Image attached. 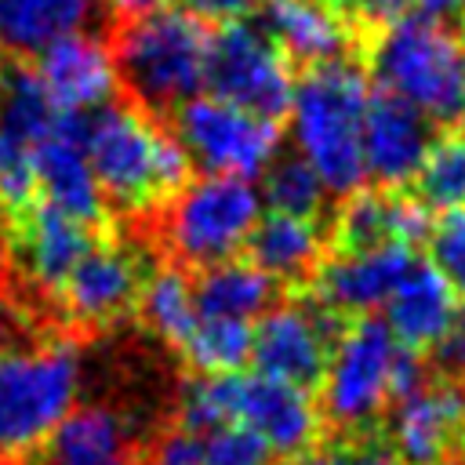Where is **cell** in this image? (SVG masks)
<instances>
[{
	"label": "cell",
	"mask_w": 465,
	"mask_h": 465,
	"mask_svg": "<svg viewBox=\"0 0 465 465\" xmlns=\"http://www.w3.org/2000/svg\"><path fill=\"white\" fill-rule=\"evenodd\" d=\"M371 91L367 69L352 58L312 65L294 80L287 109L294 153L320 174L331 196H352L367 182L363 116Z\"/></svg>",
	"instance_id": "1"
},
{
	"label": "cell",
	"mask_w": 465,
	"mask_h": 465,
	"mask_svg": "<svg viewBox=\"0 0 465 465\" xmlns=\"http://www.w3.org/2000/svg\"><path fill=\"white\" fill-rule=\"evenodd\" d=\"M87 160L105 203L153 211L167 203L193 171L182 142L134 102L102 105L87 120Z\"/></svg>",
	"instance_id": "2"
},
{
	"label": "cell",
	"mask_w": 465,
	"mask_h": 465,
	"mask_svg": "<svg viewBox=\"0 0 465 465\" xmlns=\"http://www.w3.org/2000/svg\"><path fill=\"white\" fill-rule=\"evenodd\" d=\"M363 58L378 91L411 102L436 127L465 120V40L447 22L407 11L371 33Z\"/></svg>",
	"instance_id": "3"
},
{
	"label": "cell",
	"mask_w": 465,
	"mask_h": 465,
	"mask_svg": "<svg viewBox=\"0 0 465 465\" xmlns=\"http://www.w3.org/2000/svg\"><path fill=\"white\" fill-rule=\"evenodd\" d=\"M109 51L116 84L127 87L138 109H145L149 116H163L200 94L207 76L211 33L203 18L182 7H156L124 18Z\"/></svg>",
	"instance_id": "4"
},
{
	"label": "cell",
	"mask_w": 465,
	"mask_h": 465,
	"mask_svg": "<svg viewBox=\"0 0 465 465\" xmlns=\"http://www.w3.org/2000/svg\"><path fill=\"white\" fill-rule=\"evenodd\" d=\"M80 352L73 341L0 349V461L40 450L76 407Z\"/></svg>",
	"instance_id": "5"
},
{
	"label": "cell",
	"mask_w": 465,
	"mask_h": 465,
	"mask_svg": "<svg viewBox=\"0 0 465 465\" xmlns=\"http://www.w3.org/2000/svg\"><path fill=\"white\" fill-rule=\"evenodd\" d=\"M163 207L167 247L182 265L203 269L247 247L262 218V193L240 174H203L189 178Z\"/></svg>",
	"instance_id": "6"
},
{
	"label": "cell",
	"mask_w": 465,
	"mask_h": 465,
	"mask_svg": "<svg viewBox=\"0 0 465 465\" xmlns=\"http://www.w3.org/2000/svg\"><path fill=\"white\" fill-rule=\"evenodd\" d=\"M400 341L378 316H356L331 349L320 411L341 432H367L389 411V371Z\"/></svg>",
	"instance_id": "7"
},
{
	"label": "cell",
	"mask_w": 465,
	"mask_h": 465,
	"mask_svg": "<svg viewBox=\"0 0 465 465\" xmlns=\"http://www.w3.org/2000/svg\"><path fill=\"white\" fill-rule=\"evenodd\" d=\"M174 138L207 174H262L280 153L283 131L276 120L247 113L218 94H193L174 113Z\"/></svg>",
	"instance_id": "8"
},
{
	"label": "cell",
	"mask_w": 465,
	"mask_h": 465,
	"mask_svg": "<svg viewBox=\"0 0 465 465\" xmlns=\"http://www.w3.org/2000/svg\"><path fill=\"white\" fill-rule=\"evenodd\" d=\"M203 87H211V94L247 113H258L280 124L291 109L294 73L283 51L262 33V25L240 18L211 33Z\"/></svg>",
	"instance_id": "9"
},
{
	"label": "cell",
	"mask_w": 465,
	"mask_h": 465,
	"mask_svg": "<svg viewBox=\"0 0 465 465\" xmlns=\"http://www.w3.org/2000/svg\"><path fill=\"white\" fill-rule=\"evenodd\" d=\"M341 331L345 316L327 309L316 294H302L298 302L272 305L258 320L251 363L258 374L291 381L298 389H316Z\"/></svg>",
	"instance_id": "10"
},
{
	"label": "cell",
	"mask_w": 465,
	"mask_h": 465,
	"mask_svg": "<svg viewBox=\"0 0 465 465\" xmlns=\"http://www.w3.org/2000/svg\"><path fill=\"white\" fill-rule=\"evenodd\" d=\"M62 109L51 105L36 69H0V207L18 214L36 196V145Z\"/></svg>",
	"instance_id": "11"
},
{
	"label": "cell",
	"mask_w": 465,
	"mask_h": 465,
	"mask_svg": "<svg viewBox=\"0 0 465 465\" xmlns=\"http://www.w3.org/2000/svg\"><path fill=\"white\" fill-rule=\"evenodd\" d=\"M236 421L254 429L276 461H302L323 440V411L309 389L269 374H240L236 385Z\"/></svg>",
	"instance_id": "12"
},
{
	"label": "cell",
	"mask_w": 465,
	"mask_h": 465,
	"mask_svg": "<svg viewBox=\"0 0 465 465\" xmlns=\"http://www.w3.org/2000/svg\"><path fill=\"white\" fill-rule=\"evenodd\" d=\"M385 436L400 465H454L465 440L458 381L436 378L421 392L389 403Z\"/></svg>",
	"instance_id": "13"
},
{
	"label": "cell",
	"mask_w": 465,
	"mask_h": 465,
	"mask_svg": "<svg viewBox=\"0 0 465 465\" xmlns=\"http://www.w3.org/2000/svg\"><path fill=\"white\" fill-rule=\"evenodd\" d=\"M432 138H436V124L425 113H418L411 102L374 87L371 102H367V116H363L367 182H374V189H389V193L414 185Z\"/></svg>",
	"instance_id": "14"
},
{
	"label": "cell",
	"mask_w": 465,
	"mask_h": 465,
	"mask_svg": "<svg viewBox=\"0 0 465 465\" xmlns=\"http://www.w3.org/2000/svg\"><path fill=\"white\" fill-rule=\"evenodd\" d=\"M36 189L44 193V203L65 211L69 218L87 222L91 229L105 218V196L94 182L91 160H87V120L84 113H58L51 131L40 138L36 156Z\"/></svg>",
	"instance_id": "15"
},
{
	"label": "cell",
	"mask_w": 465,
	"mask_h": 465,
	"mask_svg": "<svg viewBox=\"0 0 465 465\" xmlns=\"http://www.w3.org/2000/svg\"><path fill=\"white\" fill-rule=\"evenodd\" d=\"M414 262V251L396 240L363 251H327L312 276V294L338 316H371V309L392 298Z\"/></svg>",
	"instance_id": "16"
},
{
	"label": "cell",
	"mask_w": 465,
	"mask_h": 465,
	"mask_svg": "<svg viewBox=\"0 0 465 465\" xmlns=\"http://www.w3.org/2000/svg\"><path fill=\"white\" fill-rule=\"evenodd\" d=\"M258 25L283 58L302 69L345 62L363 51L360 33L327 0H262Z\"/></svg>",
	"instance_id": "17"
},
{
	"label": "cell",
	"mask_w": 465,
	"mask_h": 465,
	"mask_svg": "<svg viewBox=\"0 0 465 465\" xmlns=\"http://www.w3.org/2000/svg\"><path fill=\"white\" fill-rule=\"evenodd\" d=\"M142 262L124 243H98L80 258V265L62 283L58 298L65 312L84 327H105L120 320L142 291Z\"/></svg>",
	"instance_id": "18"
},
{
	"label": "cell",
	"mask_w": 465,
	"mask_h": 465,
	"mask_svg": "<svg viewBox=\"0 0 465 465\" xmlns=\"http://www.w3.org/2000/svg\"><path fill=\"white\" fill-rule=\"evenodd\" d=\"M94 247V229L51 203H29L15 214V254L33 287L58 294L80 258Z\"/></svg>",
	"instance_id": "19"
},
{
	"label": "cell",
	"mask_w": 465,
	"mask_h": 465,
	"mask_svg": "<svg viewBox=\"0 0 465 465\" xmlns=\"http://www.w3.org/2000/svg\"><path fill=\"white\" fill-rule=\"evenodd\" d=\"M36 76L51 98L54 109L62 113H87L109 102L116 87V65L109 44L73 33L54 40L36 54Z\"/></svg>",
	"instance_id": "20"
},
{
	"label": "cell",
	"mask_w": 465,
	"mask_h": 465,
	"mask_svg": "<svg viewBox=\"0 0 465 465\" xmlns=\"http://www.w3.org/2000/svg\"><path fill=\"white\" fill-rule=\"evenodd\" d=\"M458 305L461 302H458L454 287L436 272V265L414 262L411 272L392 291V298L385 302V323L400 345H407L414 352H429L450 327Z\"/></svg>",
	"instance_id": "21"
},
{
	"label": "cell",
	"mask_w": 465,
	"mask_h": 465,
	"mask_svg": "<svg viewBox=\"0 0 465 465\" xmlns=\"http://www.w3.org/2000/svg\"><path fill=\"white\" fill-rule=\"evenodd\" d=\"M251 262L269 272L276 283H302L316 276L320 262L327 258V232L316 218H294V214H262L251 240H247Z\"/></svg>",
	"instance_id": "22"
},
{
	"label": "cell",
	"mask_w": 465,
	"mask_h": 465,
	"mask_svg": "<svg viewBox=\"0 0 465 465\" xmlns=\"http://www.w3.org/2000/svg\"><path fill=\"white\" fill-rule=\"evenodd\" d=\"M51 465H134L124 418L102 403L73 407L47 440Z\"/></svg>",
	"instance_id": "23"
},
{
	"label": "cell",
	"mask_w": 465,
	"mask_h": 465,
	"mask_svg": "<svg viewBox=\"0 0 465 465\" xmlns=\"http://www.w3.org/2000/svg\"><path fill=\"white\" fill-rule=\"evenodd\" d=\"M196 312L225 320H262L276 305V280L262 272L251 258H225L203 265L193 280Z\"/></svg>",
	"instance_id": "24"
},
{
	"label": "cell",
	"mask_w": 465,
	"mask_h": 465,
	"mask_svg": "<svg viewBox=\"0 0 465 465\" xmlns=\"http://www.w3.org/2000/svg\"><path fill=\"white\" fill-rule=\"evenodd\" d=\"M94 15V0H0V47L40 54L62 36L80 33Z\"/></svg>",
	"instance_id": "25"
},
{
	"label": "cell",
	"mask_w": 465,
	"mask_h": 465,
	"mask_svg": "<svg viewBox=\"0 0 465 465\" xmlns=\"http://www.w3.org/2000/svg\"><path fill=\"white\" fill-rule=\"evenodd\" d=\"M138 312L142 323L167 345H182L189 338V331L196 327L200 312H196V294H193V280L185 276L182 265H160L153 272H145L142 291H138Z\"/></svg>",
	"instance_id": "26"
},
{
	"label": "cell",
	"mask_w": 465,
	"mask_h": 465,
	"mask_svg": "<svg viewBox=\"0 0 465 465\" xmlns=\"http://www.w3.org/2000/svg\"><path fill=\"white\" fill-rule=\"evenodd\" d=\"M251 349L254 327L247 320L225 316H200L189 338L178 345V352L196 374H236L243 363H251Z\"/></svg>",
	"instance_id": "27"
},
{
	"label": "cell",
	"mask_w": 465,
	"mask_h": 465,
	"mask_svg": "<svg viewBox=\"0 0 465 465\" xmlns=\"http://www.w3.org/2000/svg\"><path fill=\"white\" fill-rule=\"evenodd\" d=\"M414 196L432 211H461L465 207V131H440L425 153V163L414 178Z\"/></svg>",
	"instance_id": "28"
},
{
	"label": "cell",
	"mask_w": 465,
	"mask_h": 465,
	"mask_svg": "<svg viewBox=\"0 0 465 465\" xmlns=\"http://www.w3.org/2000/svg\"><path fill=\"white\" fill-rule=\"evenodd\" d=\"M262 203L276 214H294V218H320L327 203V189L320 174L298 156V153H276L272 163L262 171Z\"/></svg>",
	"instance_id": "29"
},
{
	"label": "cell",
	"mask_w": 465,
	"mask_h": 465,
	"mask_svg": "<svg viewBox=\"0 0 465 465\" xmlns=\"http://www.w3.org/2000/svg\"><path fill=\"white\" fill-rule=\"evenodd\" d=\"M392 240V193L389 189H356L334 211L331 243L334 251H363Z\"/></svg>",
	"instance_id": "30"
},
{
	"label": "cell",
	"mask_w": 465,
	"mask_h": 465,
	"mask_svg": "<svg viewBox=\"0 0 465 465\" xmlns=\"http://www.w3.org/2000/svg\"><path fill=\"white\" fill-rule=\"evenodd\" d=\"M236 374H196L178 392V425L189 432H211L218 425L236 421Z\"/></svg>",
	"instance_id": "31"
},
{
	"label": "cell",
	"mask_w": 465,
	"mask_h": 465,
	"mask_svg": "<svg viewBox=\"0 0 465 465\" xmlns=\"http://www.w3.org/2000/svg\"><path fill=\"white\" fill-rule=\"evenodd\" d=\"M203 465H276V454L254 429L229 421L203 432Z\"/></svg>",
	"instance_id": "32"
},
{
	"label": "cell",
	"mask_w": 465,
	"mask_h": 465,
	"mask_svg": "<svg viewBox=\"0 0 465 465\" xmlns=\"http://www.w3.org/2000/svg\"><path fill=\"white\" fill-rule=\"evenodd\" d=\"M425 243H429V262L436 265V272L454 287L458 298H465V207L436 214Z\"/></svg>",
	"instance_id": "33"
},
{
	"label": "cell",
	"mask_w": 465,
	"mask_h": 465,
	"mask_svg": "<svg viewBox=\"0 0 465 465\" xmlns=\"http://www.w3.org/2000/svg\"><path fill=\"white\" fill-rule=\"evenodd\" d=\"M429 363L436 371V378H447V381H458L465 378V302L458 305L450 327L443 331V338L429 349Z\"/></svg>",
	"instance_id": "34"
},
{
	"label": "cell",
	"mask_w": 465,
	"mask_h": 465,
	"mask_svg": "<svg viewBox=\"0 0 465 465\" xmlns=\"http://www.w3.org/2000/svg\"><path fill=\"white\" fill-rule=\"evenodd\" d=\"M298 465H400L392 458V450L378 447V443H341V447H327V450H312L309 458H302Z\"/></svg>",
	"instance_id": "35"
},
{
	"label": "cell",
	"mask_w": 465,
	"mask_h": 465,
	"mask_svg": "<svg viewBox=\"0 0 465 465\" xmlns=\"http://www.w3.org/2000/svg\"><path fill=\"white\" fill-rule=\"evenodd\" d=\"M153 461L156 465H203V436L178 425L156 440Z\"/></svg>",
	"instance_id": "36"
},
{
	"label": "cell",
	"mask_w": 465,
	"mask_h": 465,
	"mask_svg": "<svg viewBox=\"0 0 465 465\" xmlns=\"http://www.w3.org/2000/svg\"><path fill=\"white\" fill-rule=\"evenodd\" d=\"M178 4H182V11H189L203 22H222V25L240 22L243 15L262 7V0H178Z\"/></svg>",
	"instance_id": "37"
},
{
	"label": "cell",
	"mask_w": 465,
	"mask_h": 465,
	"mask_svg": "<svg viewBox=\"0 0 465 465\" xmlns=\"http://www.w3.org/2000/svg\"><path fill=\"white\" fill-rule=\"evenodd\" d=\"M411 4L418 7V15H429V18H440V22L461 15V0H411Z\"/></svg>",
	"instance_id": "38"
},
{
	"label": "cell",
	"mask_w": 465,
	"mask_h": 465,
	"mask_svg": "<svg viewBox=\"0 0 465 465\" xmlns=\"http://www.w3.org/2000/svg\"><path fill=\"white\" fill-rule=\"evenodd\" d=\"M109 7L124 18H134V15H145V11H156L163 7V0H109Z\"/></svg>",
	"instance_id": "39"
},
{
	"label": "cell",
	"mask_w": 465,
	"mask_h": 465,
	"mask_svg": "<svg viewBox=\"0 0 465 465\" xmlns=\"http://www.w3.org/2000/svg\"><path fill=\"white\" fill-rule=\"evenodd\" d=\"M327 4H331V7H334V11H341V15H345V11H349V4H352V0H327ZM345 22H349V18H345Z\"/></svg>",
	"instance_id": "40"
},
{
	"label": "cell",
	"mask_w": 465,
	"mask_h": 465,
	"mask_svg": "<svg viewBox=\"0 0 465 465\" xmlns=\"http://www.w3.org/2000/svg\"><path fill=\"white\" fill-rule=\"evenodd\" d=\"M458 389H461V414H465V381H461Z\"/></svg>",
	"instance_id": "41"
},
{
	"label": "cell",
	"mask_w": 465,
	"mask_h": 465,
	"mask_svg": "<svg viewBox=\"0 0 465 465\" xmlns=\"http://www.w3.org/2000/svg\"><path fill=\"white\" fill-rule=\"evenodd\" d=\"M461 15H465V0H461Z\"/></svg>",
	"instance_id": "42"
},
{
	"label": "cell",
	"mask_w": 465,
	"mask_h": 465,
	"mask_svg": "<svg viewBox=\"0 0 465 465\" xmlns=\"http://www.w3.org/2000/svg\"><path fill=\"white\" fill-rule=\"evenodd\" d=\"M0 69H4V65H0Z\"/></svg>",
	"instance_id": "43"
}]
</instances>
